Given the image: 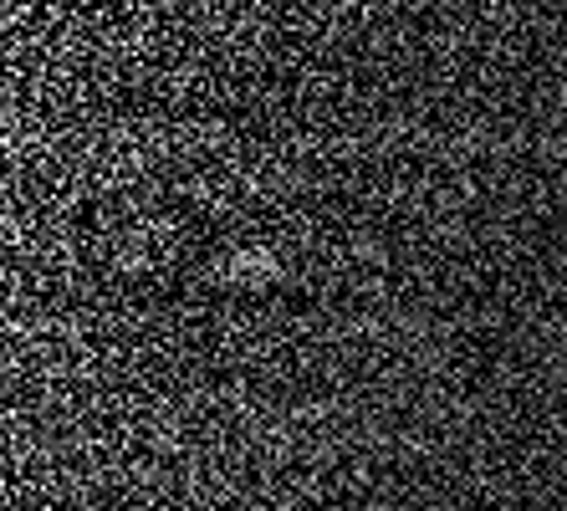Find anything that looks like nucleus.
Wrapping results in <instances>:
<instances>
[{"mask_svg":"<svg viewBox=\"0 0 567 511\" xmlns=\"http://www.w3.org/2000/svg\"><path fill=\"white\" fill-rule=\"evenodd\" d=\"M220 276L230 287H236V282L240 287H266V282L281 276V262H277V251H266V246H240L220 262Z\"/></svg>","mask_w":567,"mask_h":511,"instance_id":"f257e3e1","label":"nucleus"}]
</instances>
